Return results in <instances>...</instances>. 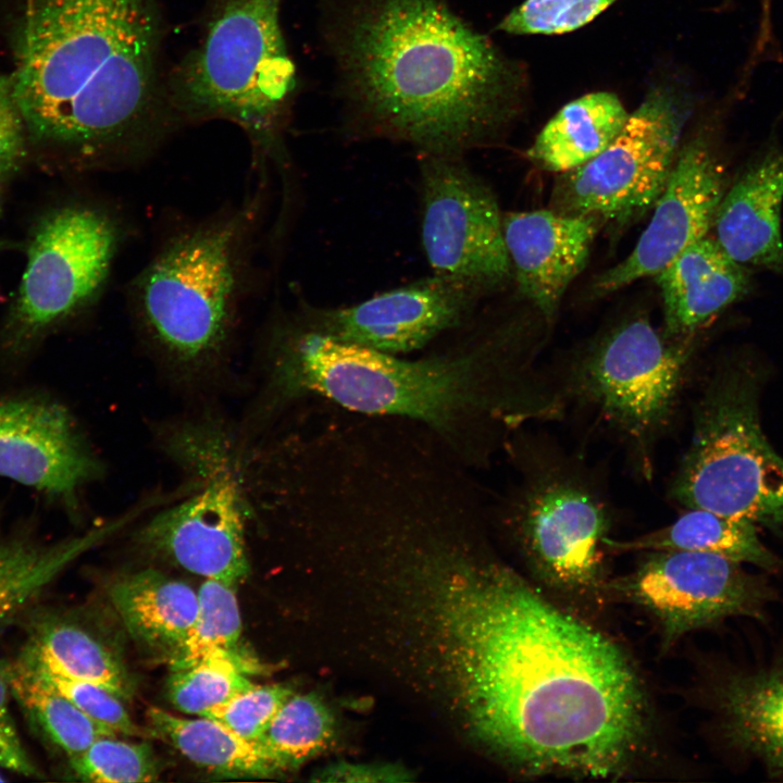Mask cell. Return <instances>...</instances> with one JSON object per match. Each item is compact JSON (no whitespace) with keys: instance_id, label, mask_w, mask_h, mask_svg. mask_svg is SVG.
<instances>
[{"instance_id":"cell-1","label":"cell","mask_w":783,"mask_h":783,"mask_svg":"<svg viewBox=\"0 0 783 783\" xmlns=\"http://www.w3.org/2000/svg\"><path fill=\"white\" fill-rule=\"evenodd\" d=\"M485 548L433 554L409 571L425 583L426 617L472 734L530 774L622 773L646 731L626 657Z\"/></svg>"},{"instance_id":"cell-2","label":"cell","mask_w":783,"mask_h":783,"mask_svg":"<svg viewBox=\"0 0 783 783\" xmlns=\"http://www.w3.org/2000/svg\"><path fill=\"white\" fill-rule=\"evenodd\" d=\"M257 397L281 417L309 401L401 419L436 435L471 470L511 437L558 419L564 406L514 327L471 332L423 356L390 355L334 339L299 316L268 332Z\"/></svg>"},{"instance_id":"cell-3","label":"cell","mask_w":783,"mask_h":783,"mask_svg":"<svg viewBox=\"0 0 783 783\" xmlns=\"http://www.w3.org/2000/svg\"><path fill=\"white\" fill-rule=\"evenodd\" d=\"M13 44L33 142L114 167L146 156L176 124L161 0H26Z\"/></svg>"},{"instance_id":"cell-4","label":"cell","mask_w":783,"mask_h":783,"mask_svg":"<svg viewBox=\"0 0 783 783\" xmlns=\"http://www.w3.org/2000/svg\"><path fill=\"white\" fill-rule=\"evenodd\" d=\"M322 37L347 111L422 156L459 157L506 121L508 63L450 0H323Z\"/></svg>"},{"instance_id":"cell-5","label":"cell","mask_w":783,"mask_h":783,"mask_svg":"<svg viewBox=\"0 0 783 783\" xmlns=\"http://www.w3.org/2000/svg\"><path fill=\"white\" fill-rule=\"evenodd\" d=\"M252 207L172 237L130 284L141 336L181 380L196 383L225 364L248 273Z\"/></svg>"},{"instance_id":"cell-6","label":"cell","mask_w":783,"mask_h":783,"mask_svg":"<svg viewBox=\"0 0 783 783\" xmlns=\"http://www.w3.org/2000/svg\"><path fill=\"white\" fill-rule=\"evenodd\" d=\"M282 2L214 0L199 40L169 72L177 122H232L259 158L279 157L297 87Z\"/></svg>"},{"instance_id":"cell-7","label":"cell","mask_w":783,"mask_h":783,"mask_svg":"<svg viewBox=\"0 0 783 783\" xmlns=\"http://www.w3.org/2000/svg\"><path fill=\"white\" fill-rule=\"evenodd\" d=\"M695 339L676 340L645 315L598 335L552 377L564 409H580L623 446L650 480L656 448L674 419Z\"/></svg>"},{"instance_id":"cell-8","label":"cell","mask_w":783,"mask_h":783,"mask_svg":"<svg viewBox=\"0 0 783 783\" xmlns=\"http://www.w3.org/2000/svg\"><path fill=\"white\" fill-rule=\"evenodd\" d=\"M758 395V375L749 365L717 370L697 400L669 496L685 509L744 519L783 535V458L762 432Z\"/></svg>"},{"instance_id":"cell-9","label":"cell","mask_w":783,"mask_h":783,"mask_svg":"<svg viewBox=\"0 0 783 783\" xmlns=\"http://www.w3.org/2000/svg\"><path fill=\"white\" fill-rule=\"evenodd\" d=\"M513 480L487 514L529 558L566 585L592 583L601 564L612 510L592 471L546 437L515 433L505 451Z\"/></svg>"},{"instance_id":"cell-10","label":"cell","mask_w":783,"mask_h":783,"mask_svg":"<svg viewBox=\"0 0 783 783\" xmlns=\"http://www.w3.org/2000/svg\"><path fill=\"white\" fill-rule=\"evenodd\" d=\"M120 219L87 203L46 213L27 246L17 294L1 331V346L27 352L44 337L90 307L108 281L123 238Z\"/></svg>"},{"instance_id":"cell-11","label":"cell","mask_w":783,"mask_h":783,"mask_svg":"<svg viewBox=\"0 0 783 783\" xmlns=\"http://www.w3.org/2000/svg\"><path fill=\"white\" fill-rule=\"evenodd\" d=\"M688 113L670 89H652L602 152L559 174L550 209L602 223L639 217L667 183Z\"/></svg>"},{"instance_id":"cell-12","label":"cell","mask_w":783,"mask_h":783,"mask_svg":"<svg viewBox=\"0 0 783 783\" xmlns=\"http://www.w3.org/2000/svg\"><path fill=\"white\" fill-rule=\"evenodd\" d=\"M422 244L434 274L482 295L510 275L495 195L459 157L422 156Z\"/></svg>"},{"instance_id":"cell-13","label":"cell","mask_w":783,"mask_h":783,"mask_svg":"<svg viewBox=\"0 0 783 783\" xmlns=\"http://www.w3.org/2000/svg\"><path fill=\"white\" fill-rule=\"evenodd\" d=\"M194 480L199 485L153 514L135 540L190 573L236 584L249 573L245 533L251 517L240 457H222Z\"/></svg>"},{"instance_id":"cell-14","label":"cell","mask_w":783,"mask_h":783,"mask_svg":"<svg viewBox=\"0 0 783 783\" xmlns=\"http://www.w3.org/2000/svg\"><path fill=\"white\" fill-rule=\"evenodd\" d=\"M732 178L713 134L703 130L684 144L634 249L597 277L595 291L609 294L656 276L684 249L709 235Z\"/></svg>"},{"instance_id":"cell-15","label":"cell","mask_w":783,"mask_h":783,"mask_svg":"<svg viewBox=\"0 0 783 783\" xmlns=\"http://www.w3.org/2000/svg\"><path fill=\"white\" fill-rule=\"evenodd\" d=\"M481 295L460 281L434 274L351 307L300 318L340 341L390 355H414L462 327Z\"/></svg>"},{"instance_id":"cell-16","label":"cell","mask_w":783,"mask_h":783,"mask_svg":"<svg viewBox=\"0 0 783 783\" xmlns=\"http://www.w3.org/2000/svg\"><path fill=\"white\" fill-rule=\"evenodd\" d=\"M103 467L74 417L40 395L0 398V476L76 510Z\"/></svg>"},{"instance_id":"cell-17","label":"cell","mask_w":783,"mask_h":783,"mask_svg":"<svg viewBox=\"0 0 783 783\" xmlns=\"http://www.w3.org/2000/svg\"><path fill=\"white\" fill-rule=\"evenodd\" d=\"M636 598L680 635L724 618H758L767 584L735 561L698 551H649L633 581Z\"/></svg>"},{"instance_id":"cell-18","label":"cell","mask_w":783,"mask_h":783,"mask_svg":"<svg viewBox=\"0 0 783 783\" xmlns=\"http://www.w3.org/2000/svg\"><path fill=\"white\" fill-rule=\"evenodd\" d=\"M602 224L594 216L551 209L502 215L504 239L519 290L547 321L584 270Z\"/></svg>"},{"instance_id":"cell-19","label":"cell","mask_w":783,"mask_h":783,"mask_svg":"<svg viewBox=\"0 0 783 783\" xmlns=\"http://www.w3.org/2000/svg\"><path fill=\"white\" fill-rule=\"evenodd\" d=\"M783 147L762 148L733 176L711 231L737 263L783 278Z\"/></svg>"},{"instance_id":"cell-20","label":"cell","mask_w":783,"mask_h":783,"mask_svg":"<svg viewBox=\"0 0 783 783\" xmlns=\"http://www.w3.org/2000/svg\"><path fill=\"white\" fill-rule=\"evenodd\" d=\"M663 302V334L695 339L754 287L753 270L734 261L707 235L684 249L656 276Z\"/></svg>"},{"instance_id":"cell-21","label":"cell","mask_w":783,"mask_h":783,"mask_svg":"<svg viewBox=\"0 0 783 783\" xmlns=\"http://www.w3.org/2000/svg\"><path fill=\"white\" fill-rule=\"evenodd\" d=\"M151 508L145 498L110 521L55 542L0 527V627L25 618L67 566Z\"/></svg>"},{"instance_id":"cell-22","label":"cell","mask_w":783,"mask_h":783,"mask_svg":"<svg viewBox=\"0 0 783 783\" xmlns=\"http://www.w3.org/2000/svg\"><path fill=\"white\" fill-rule=\"evenodd\" d=\"M109 595L128 633L167 658L184 642L198 613V592L156 569L121 577Z\"/></svg>"},{"instance_id":"cell-23","label":"cell","mask_w":783,"mask_h":783,"mask_svg":"<svg viewBox=\"0 0 783 783\" xmlns=\"http://www.w3.org/2000/svg\"><path fill=\"white\" fill-rule=\"evenodd\" d=\"M24 658L60 674L98 684L128 698L132 684L113 652L85 626L50 609H33L25 618Z\"/></svg>"},{"instance_id":"cell-24","label":"cell","mask_w":783,"mask_h":783,"mask_svg":"<svg viewBox=\"0 0 783 783\" xmlns=\"http://www.w3.org/2000/svg\"><path fill=\"white\" fill-rule=\"evenodd\" d=\"M607 550L708 552L767 571L783 568V561L760 540L757 525L744 519L705 509H686L674 522L631 539L606 540Z\"/></svg>"},{"instance_id":"cell-25","label":"cell","mask_w":783,"mask_h":783,"mask_svg":"<svg viewBox=\"0 0 783 783\" xmlns=\"http://www.w3.org/2000/svg\"><path fill=\"white\" fill-rule=\"evenodd\" d=\"M629 114L613 94L584 95L563 105L548 121L526 156L545 171L561 174L574 170L612 142Z\"/></svg>"},{"instance_id":"cell-26","label":"cell","mask_w":783,"mask_h":783,"mask_svg":"<svg viewBox=\"0 0 783 783\" xmlns=\"http://www.w3.org/2000/svg\"><path fill=\"white\" fill-rule=\"evenodd\" d=\"M720 705L731 744L783 774V667L733 676Z\"/></svg>"},{"instance_id":"cell-27","label":"cell","mask_w":783,"mask_h":783,"mask_svg":"<svg viewBox=\"0 0 783 783\" xmlns=\"http://www.w3.org/2000/svg\"><path fill=\"white\" fill-rule=\"evenodd\" d=\"M149 733L209 772L225 778H270L279 770L258 742L239 736L219 721L185 718L157 707L147 711Z\"/></svg>"},{"instance_id":"cell-28","label":"cell","mask_w":783,"mask_h":783,"mask_svg":"<svg viewBox=\"0 0 783 783\" xmlns=\"http://www.w3.org/2000/svg\"><path fill=\"white\" fill-rule=\"evenodd\" d=\"M12 697L34 732L69 759L82 754L96 739L116 736L53 688L18 656L0 662Z\"/></svg>"},{"instance_id":"cell-29","label":"cell","mask_w":783,"mask_h":783,"mask_svg":"<svg viewBox=\"0 0 783 783\" xmlns=\"http://www.w3.org/2000/svg\"><path fill=\"white\" fill-rule=\"evenodd\" d=\"M198 599V613L188 635L167 658L171 671L215 656L231 657L253 668L256 661L241 646L243 625L235 584L206 579Z\"/></svg>"},{"instance_id":"cell-30","label":"cell","mask_w":783,"mask_h":783,"mask_svg":"<svg viewBox=\"0 0 783 783\" xmlns=\"http://www.w3.org/2000/svg\"><path fill=\"white\" fill-rule=\"evenodd\" d=\"M334 733L335 718L321 696L293 693L258 743L283 773L320 754Z\"/></svg>"},{"instance_id":"cell-31","label":"cell","mask_w":783,"mask_h":783,"mask_svg":"<svg viewBox=\"0 0 783 783\" xmlns=\"http://www.w3.org/2000/svg\"><path fill=\"white\" fill-rule=\"evenodd\" d=\"M252 667L231 657L215 656L188 668L172 671L166 691L181 712L203 717L208 711L248 689Z\"/></svg>"},{"instance_id":"cell-32","label":"cell","mask_w":783,"mask_h":783,"mask_svg":"<svg viewBox=\"0 0 783 783\" xmlns=\"http://www.w3.org/2000/svg\"><path fill=\"white\" fill-rule=\"evenodd\" d=\"M72 774L80 781L97 783H142L159 779L160 767L147 743L103 736L82 754L69 759Z\"/></svg>"},{"instance_id":"cell-33","label":"cell","mask_w":783,"mask_h":783,"mask_svg":"<svg viewBox=\"0 0 783 783\" xmlns=\"http://www.w3.org/2000/svg\"><path fill=\"white\" fill-rule=\"evenodd\" d=\"M18 657L48 684L99 723L122 735L142 736L146 733L132 720L121 698L107 688L60 674L29 661L22 655Z\"/></svg>"},{"instance_id":"cell-34","label":"cell","mask_w":783,"mask_h":783,"mask_svg":"<svg viewBox=\"0 0 783 783\" xmlns=\"http://www.w3.org/2000/svg\"><path fill=\"white\" fill-rule=\"evenodd\" d=\"M293 694L283 684H253L203 717L214 719L250 742H258L268 725Z\"/></svg>"},{"instance_id":"cell-35","label":"cell","mask_w":783,"mask_h":783,"mask_svg":"<svg viewBox=\"0 0 783 783\" xmlns=\"http://www.w3.org/2000/svg\"><path fill=\"white\" fill-rule=\"evenodd\" d=\"M29 136L12 72L0 70V182L15 175L24 164Z\"/></svg>"},{"instance_id":"cell-36","label":"cell","mask_w":783,"mask_h":783,"mask_svg":"<svg viewBox=\"0 0 783 783\" xmlns=\"http://www.w3.org/2000/svg\"><path fill=\"white\" fill-rule=\"evenodd\" d=\"M12 697L8 679L0 664V768L25 776H40L41 772L27 754L10 710Z\"/></svg>"},{"instance_id":"cell-37","label":"cell","mask_w":783,"mask_h":783,"mask_svg":"<svg viewBox=\"0 0 783 783\" xmlns=\"http://www.w3.org/2000/svg\"><path fill=\"white\" fill-rule=\"evenodd\" d=\"M314 780L322 782H406L410 772L390 763H351L338 762L321 769Z\"/></svg>"},{"instance_id":"cell-38","label":"cell","mask_w":783,"mask_h":783,"mask_svg":"<svg viewBox=\"0 0 783 783\" xmlns=\"http://www.w3.org/2000/svg\"><path fill=\"white\" fill-rule=\"evenodd\" d=\"M14 247V244L8 239L0 238V252L5 251Z\"/></svg>"},{"instance_id":"cell-39","label":"cell","mask_w":783,"mask_h":783,"mask_svg":"<svg viewBox=\"0 0 783 783\" xmlns=\"http://www.w3.org/2000/svg\"><path fill=\"white\" fill-rule=\"evenodd\" d=\"M2 196H3V189H2V183L0 182V210L2 204Z\"/></svg>"},{"instance_id":"cell-40","label":"cell","mask_w":783,"mask_h":783,"mask_svg":"<svg viewBox=\"0 0 783 783\" xmlns=\"http://www.w3.org/2000/svg\"><path fill=\"white\" fill-rule=\"evenodd\" d=\"M2 781H5V779L1 775V772H0V782H2Z\"/></svg>"}]
</instances>
